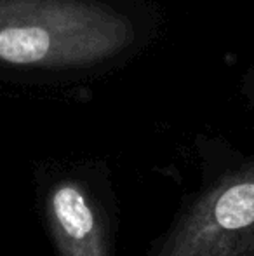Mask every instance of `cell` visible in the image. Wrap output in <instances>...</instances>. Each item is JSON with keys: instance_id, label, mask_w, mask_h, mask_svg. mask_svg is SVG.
Wrapping results in <instances>:
<instances>
[{"instance_id": "cell-1", "label": "cell", "mask_w": 254, "mask_h": 256, "mask_svg": "<svg viewBox=\"0 0 254 256\" xmlns=\"http://www.w3.org/2000/svg\"><path fill=\"white\" fill-rule=\"evenodd\" d=\"M145 256H254V157L207 158Z\"/></svg>"}, {"instance_id": "cell-2", "label": "cell", "mask_w": 254, "mask_h": 256, "mask_svg": "<svg viewBox=\"0 0 254 256\" xmlns=\"http://www.w3.org/2000/svg\"><path fill=\"white\" fill-rule=\"evenodd\" d=\"M38 204L56 256L119 254V200L103 164L44 171Z\"/></svg>"}]
</instances>
